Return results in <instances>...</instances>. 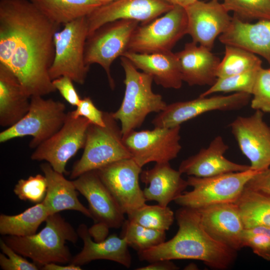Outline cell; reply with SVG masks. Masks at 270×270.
Masks as SVG:
<instances>
[{"instance_id": "cell-1", "label": "cell", "mask_w": 270, "mask_h": 270, "mask_svg": "<svg viewBox=\"0 0 270 270\" xmlns=\"http://www.w3.org/2000/svg\"><path fill=\"white\" fill-rule=\"evenodd\" d=\"M60 26L29 0H0V64L16 76L30 97L56 91L49 70Z\"/></svg>"}, {"instance_id": "cell-2", "label": "cell", "mask_w": 270, "mask_h": 270, "mask_svg": "<svg viewBox=\"0 0 270 270\" xmlns=\"http://www.w3.org/2000/svg\"><path fill=\"white\" fill-rule=\"evenodd\" d=\"M178 226L170 240L138 252L140 260H194L210 268H228L236 260V251L212 238L202 224L196 209L182 207L176 213Z\"/></svg>"}, {"instance_id": "cell-3", "label": "cell", "mask_w": 270, "mask_h": 270, "mask_svg": "<svg viewBox=\"0 0 270 270\" xmlns=\"http://www.w3.org/2000/svg\"><path fill=\"white\" fill-rule=\"evenodd\" d=\"M38 233L26 236H8L4 239L18 254L41 268L51 263L66 264L72 258L66 241L76 242L78 234L58 213L50 215Z\"/></svg>"}, {"instance_id": "cell-4", "label": "cell", "mask_w": 270, "mask_h": 270, "mask_svg": "<svg viewBox=\"0 0 270 270\" xmlns=\"http://www.w3.org/2000/svg\"><path fill=\"white\" fill-rule=\"evenodd\" d=\"M125 74L124 96L119 108L112 112L114 118L120 122L123 136L143 124L152 112H160L168 104L162 96L152 90L153 78L140 72L126 57L120 56Z\"/></svg>"}, {"instance_id": "cell-5", "label": "cell", "mask_w": 270, "mask_h": 270, "mask_svg": "<svg viewBox=\"0 0 270 270\" xmlns=\"http://www.w3.org/2000/svg\"><path fill=\"white\" fill-rule=\"evenodd\" d=\"M105 126L90 124L88 128L84 152L74 165L70 178L98 170L116 161L130 158V154L126 146L120 127L112 112H104Z\"/></svg>"}, {"instance_id": "cell-6", "label": "cell", "mask_w": 270, "mask_h": 270, "mask_svg": "<svg viewBox=\"0 0 270 270\" xmlns=\"http://www.w3.org/2000/svg\"><path fill=\"white\" fill-rule=\"evenodd\" d=\"M260 171L246 170L222 174L208 178L188 176L192 188L184 192L174 202L182 207L200 209L226 202H236L249 180Z\"/></svg>"}, {"instance_id": "cell-7", "label": "cell", "mask_w": 270, "mask_h": 270, "mask_svg": "<svg viewBox=\"0 0 270 270\" xmlns=\"http://www.w3.org/2000/svg\"><path fill=\"white\" fill-rule=\"evenodd\" d=\"M54 35V57L49 70L52 80L66 76L78 84H83L90 66L84 60V50L88 36L86 16L63 25Z\"/></svg>"}, {"instance_id": "cell-8", "label": "cell", "mask_w": 270, "mask_h": 270, "mask_svg": "<svg viewBox=\"0 0 270 270\" xmlns=\"http://www.w3.org/2000/svg\"><path fill=\"white\" fill-rule=\"evenodd\" d=\"M67 113L65 104L60 101L46 100L40 96H32L27 113L16 124L0 133V142L32 136L29 146L36 148L62 128Z\"/></svg>"}, {"instance_id": "cell-9", "label": "cell", "mask_w": 270, "mask_h": 270, "mask_svg": "<svg viewBox=\"0 0 270 270\" xmlns=\"http://www.w3.org/2000/svg\"><path fill=\"white\" fill-rule=\"evenodd\" d=\"M136 20H120L107 23L88 36L85 45L86 64H99L104 70L112 88L115 86L110 68L128 50L132 34L139 26Z\"/></svg>"}, {"instance_id": "cell-10", "label": "cell", "mask_w": 270, "mask_h": 270, "mask_svg": "<svg viewBox=\"0 0 270 270\" xmlns=\"http://www.w3.org/2000/svg\"><path fill=\"white\" fill-rule=\"evenodd\" d=\"M188 30L185 8L174 6L160 18L138 26L130 40L128 50L138 53L171 51Z\"/></svg>"}, {"instance_id": "cell-11", "label": "cell", "mask_w": 270, "mask_h": 270, "mask_svg": "<svg viewBox=\"0 0 270 270\" xmlns=\"http://www.w3.org/2000/svg\"><path fill=\"white\" fill-rule=\"evenodd\" d=\"M180 126L133 130L123 136L132 158L142 168L151 162H169L182 149Z\"/></svg>"}, {"instance_id": "cell-12", "label": "cell", "mask_w": 270, "mask_h": 270, "mask_svg": "<svg viewBox=\"0 0 270 270\" xmlns=\"http://www.w3.org/2000/svg\"><path fill=\"white\" fill-rule=\"evenodd\" d=\"M90 122L84 117L74 118L68 112L62 128L40 144L32 154L34 160H46L53 169L62 174L68 160L84 148Z\"/></svg>"}, {"instance_id": "cell-13", "label": "cell", "mask_w": 270, "mask_h": 270, "mask_svg": "<svg viewBox=\"0 0 270 270\" xmlns=\"http://www.w3.org/2000/svg\"><path fill=\"white\" fill-rule=\"evenodd\" d=\"M96 170L124 214L128 215L146 204L139 184L142 168L132 158L116 161Z\"/></svg>"}, {"instance_id": "cell-14", "label": "cell", "mask_w": 270, "mask_h": 270, "mask_svg": "<svg viewBox=\"0 0 270 270\" xmlns=\"http://www.w3.org/2000/svg\"><path fill=\"white\" fill-rule=\"evenodd\" d=\"M250 94L234 92L227 96H199L198 98L167 104L152 122L154 127L172 128L206 112L240 109L249 102Z\"/></svg>"}, {"instance_id": "cell-15", "label": "cell", "mask_w": 270, "mask_h": 270, "mask_svg": "<svg viewBox=\"0 0 270 270\" xmlns=\"http://www.w3.org/2000/svg\"><path fill=\"white\" fill-rule=\"evenodd\" d=\"M230 128L251 169L262 171L270 168V126L264 120L263 112L256 110L250 116H239Z\"/></svg>"}, {"instance_id": "cell-16", "label": "cell", "mask_w": 270, "mask_h": 270, "mask_svg": "<svg viewBox=\"0 0 270 270\" xmlns=\"http://www.w3.org/2000/svg\"><path fill=\"white\" fill-rule=\"evenodd\" d=\"M174 6L166 0H116L100 6L86 16L88 36L102 26L118 20L148 23Z\"/></svg>"}, {"instance_id": "cell-17", "label": "cell", "mask_w": 270, "mask_h": 270, "mask_svg": "<svg viewBox=\"0 0 270 270\" xmlns=\"http://www.w3.org/2000/svg\"><path fill=\"white\" fill-rule=\"evenodd\" d=\"M187 34L192 41L212 50L216 38L229 28L232 17L218 0H198L184 8Z\"/></svg>"}, {"instance_id": "cell-18", "label": "cell", "mask_w": 270, "mask_h": 270, "mask_svg": "<svg viewBox=\"0 0 270 270\" xmlns=\"http://www.w3.org/2000/svg\"><path fill=\"white\" fill-rule=\"evenodd\" d=\"M76 190L86 199L94 222L110 228L122 226L125 220L115 199L102 181L96 170L86 172L73 180Z\"/></svg>"}, {"instance_id": "cell-19", "label": "cell", "mask_w": 270, "mask_h": 270, "mask_svg": "<svg viewBox=\"0 0 270 270\" xmlns=\"http://www.w3.org/2000/svg\"><path fill=\"white\" fill-rule=\"evenodd\" d=\"M206 232L214 239L237 251L243 248L244 227L236 204L226 202L196 210Z\"/></svg>"}, {"instance_id": "cell-20", "label": "cell", "mask_w": 270, "mask_h": 270, "mask_svg": "<svg viewBox=\"0 0 270 270\" xmlns=\"http://www.w3.org/2000/svg\"><path fill=\"white\" fill-rule=\"evenodd\" d=\"M228 148L220 136H216L206 148L183 160L178 168L182 174L188 176L208 178L218 174L246 170L248 165L232 162L224 156Z\"/></svg>"}, {"instance_id": "cell-21", "label": "cell", "mask_w": 270, "mask_h": 270, "mask_svg": "<svg viewBox=\"0 0 270 270\" xmlns=\"http://www.w3.org/2000/svg\"><path fill=\"white\" fill-rule=\"evenodd\" d=\"M183 82L189 86H212L220 59L211 50L193 41L176 53Z\"/></svg>"}, {"instance_id": "cell-22", "label": "cell", "mask_w": 270, "mask_h": 270, "mask_svg": "<svg viewBox=\"0 0 270 270\" xmlns=\"http://www.w3.org/2000/svg\"><path fill=\"white\" fill-rule=\"evenodd\" d=\"M182 174L170 162L156 163L151 169L142 170L140 179L146 185L143 190L146 201H155L167 206L188 186Z\"/></svg>"}, {"instance_id": "cell-23", "label": "cell", "mask_w": 270, "mask_h": 270, "mask_svg": "<svg viewBox=\"0 0 270 270\" xmlns=\"http://www.w3.org/2000/svg\"><path fill=\"white\" fill-rule=\"evenodd\" d=\"M78 236L84 242L82 250L74 257L69 264L80 266L92 260H109L118 262L129 268L132 264V257L125 239L112 234L100 242L92 240L88 228L84 224H80L78 228Z\"/></svg>"}, {"instance_id": "cell-24", "label": "cell", "mask_w": 270, "mask_h": 270, "mask_svg": "<svg viewBox=\"0 0 270 270\" xmlns=\"http://www.w3.org/2000/svg\"><path fill=\"white\" fill-rule=\"evenodd\" d=\"M218 39L225 45L240 47L260 55L270 64V20L250 24L234 16L229 28Z\"/></svg>"}, {"instance_id": "cell-25", "label": "cell", "mask_w": 270, "mask_h": 270, "mask_svg": "<svg viewBox=\"0 0 270 270\" xmlns=\"http://www.w3.org/2000/svg\"><path fill=\"white\" fill-rule=\"evenodd\" d=\"M122 56L138 70L152 76L157 84L167 88H181L183 80L176 53L172 51L138 53L127 50Z\"/></svg>"}, {"instance_id": "cell-26", "label": "cell", "mask_w": 270, "mask_h": 270, "mask_svg": "<svg viewBox=\"0 0 270 270\" xmlns=\"http://www.w3.org/2000/svg\"><path fill=\"white\" fill-rule=\"evenodd\" d=\"M40 169L48 184L46 194L42 202L50 216L64 210H74L92 218L89 209L79 200L73 180L66 179L64 174L54 170L48 162L42 164Z\"/></svg>"}, {"instance_id": "cell-27", "label": "cell", "mask_w": 270, "mask_h": 270, "mask_svg": "<svg viewBox=\"0 0 270 270\" xmlns=\"http://www.w3.org/2000/svg\"><path fill=\"white\" fill-rule=\"evenodd\" d=\"M30 96L16 76L0 64V124L6 128L22 119L28 112Z\"/></svg>"}, {"instance_id": "cell-28", "label": "cell", "mask_w": 270, "mask_h": 270, "mask_svg": "<svg viewBox=\"0 0 270 270\" xmlns=\"http://www.w3.org/2000/svg\"><path fill=\"white\" fill-rule=\"evenodd\" d=\"M52 22L61 26L86 16L102 5L98 0H29Z\"/></svg>"}, {"instance_id": "cell-29", "label": "cell", "mask_w": 270, "mask_h": 270, "mask_svg": "<svg viewBox=\"0 0 270 270\" xmlns=\"http://www.w3.org/2000/svg\"><path fill=\"white\" fill-rule=\"evenodd\" d=\"M235 203L245 228L270 227V196L245 186Z\"/></svg>"}, {"instance_id": "cell-30", "label": "cell", "mask_w": 270, "mask_h": 270, "mask_svg": "<svg viewBox=\"0 0 270 270\" xmlns=\"http://www.w3.org/2000/svg\"><path fill=\"white\" fill-rule=\"evenodd\" d=\"M50 216L42 202L16 215H0V234L2 235L26 236L35 234Z\"/></svg>"}, {"instance_id": "cell-31", "label": "cell", "mask_w": 270, "mask_h": 270, "mask_svg": "<svg viewBox=\"0 0 270 270\" xmlns=\"http://www.w3.org/2000/svg\"><path fill=\"white\" fill-rule=\"evenodd\" d=\"M225 54L216 70L217 78H224L262 68L256 54L240 47L225 45Z\"/></svg>"}, {"instance_id": "cell-32", "label": "cell", "mask_w": 270, "mask_h": 270, "mask_svg": "<svg viewBox=\"0 0 270 270\" xmlns=\"http://www.w3.org/2000/svg\"><path fill=\"white\" fill-rule=\"evenodd\" d=\"M120 237L125 239L128 246L138 252L160 244L166 241V233L148 228L127 219L122 226Z\"/></svg>"}, {"instance_id": "cell-33", "label": "cell", "mask_w": 270, "mask_h": 270, "mask_svg": "<svg viewBox=\"0 0 270 270\" xmlns=\"http://www.w3.org/2000/svg\"><path fill=\"white\" fill-rule=\"evenodd\" d=\"M128 220L145 227L166 232L172 225L174 214L168 206L146 204L128 215Z\"/></svg>"}, {"instance_id": "cell-34", "label": "cell", "mask_w": 270, "mask_h": 270, "mask_svg": "<svg viewBox=\"0 0 270 270\" xmlns=\"http://www.w3.org/2000/svg\"><path fill=\"white\" fill-rule=\"evenodd\" d=\"M260 68L218 78L216 82L200 96H208L221 92H244L252 95L257 74Z\"/></svg>"}, {"instance_id": "cell-35", "label": "cell", "mask_w": 270, "mask_h": 270, "mask_svg": "<svg viewBox=\"0 0 270 270\" xmlns=\"http://www.w3.org/2000/svg\"><path fill=\"white\" fill-rule=\"evenodd\" d=\"M222 0L226 8L242 21L270 20V0Z\"/></svg>"}, {"instance_id": "cell-36", "label": "cell", "mask_w": 270, "mask_h": 270, "mask_svg": "<svg viewBox=\"0 0 270 270\" xmlns=\"http://www.w3.org/2000/svg\"><path fill=\"white\" fill-rule=\"evenodd\" d=\"M47 186L45 176L37 174L30 176L26 179L18 180L14 187V192L20 200L38 204L44 200Z\"/></svg>"}, {"instance_id": "cell-37", "label": "cell", "mask_w": 270, "mask_h": 270, "mask_svg": "<svg viewBox=\"0 0 270 270\" xmlns=\"http://www.w3.org/2000/svg\"><path fill=\"white\" fill-rule=\"evenodd\" d=\"M250 106L263 112L270 113V68H261L253 87Z\"/></svg>"}, {"instance_id": "cell-38", "label": "cell", "mask_w": 270, "mask_h": 270, "mask_svg": "<svg viewBox=\"0 0 270 270\" xmlns=\"http://www.w3.org/2000/svg\"><path fill=\"white\" fill-rule=\"evenodd\" d=\"M243 247L250 248L253 252L270 261V237L254 228H245L242 234Z\"/></svg>"}, {"instance_id": "cell-39", "label": "cell", "mask_w": 270, "mask_h": 270, "mask_svg": "<svg viewBox=\"0 0 270 270\" xmlns=\"http://www.w3.org/2000/svg\"><path fill=\"white\" fill-rule=\"evenodd\" d=\"M0 248L4 254H0V266L4 270H38V266L31 262L18 254L6 244L4 239L0 240Z\"/></svg>"}, {"instance_id": "cell-40", "label": "cell", "mask_w": 270, "mask_h": 270, "mask_svg": "<svg viewBox=\"0 0 270 270\" xmlns=\"http://www.w3.org/2000/svg\"><path fill=\"white\" fill-rule=\"evenodd\" d=\"M70 113L74 118L84 117L88 119L90 124L101 126H105L104 112L96 106L90 97L81 98L76 109Z\"/></svg>"}, {"instance_id": "cell-41", "label": "cell", "mask_w": 270, "mask_h": 270, "mask_svg": "<svg viewBox=\"0 0 270 270\" xmlns=\"http://www.w3.org/2000/svg\"><path fill=\"white\" fill-rule=\"evenodd\" d=\"M72 79L62 76L52 80L53 86L70 104L77 106L81 98L75 88Z\"/></svg>"}, {"instance_id": "cell-42", "label": "cell", "mask_w": 270, "mask_h": 270, "mask_svg": "<svg viewBox=\"0 0 270 270\" xmlns=\"http://www.w3.org/2000/svg\"><path fill=\"white\" fill-rule=\"evenodd\" d=\"M246 187L270 196V168L258 172L249 180Z\"/></svg>"}, {"instance_id": "cell-43", "label": "cell", "mask_w": 270, "mask_h": 270, "mask_svg": "<svg viewBox=\"0 0 270 270\" xmlns=\"http://www.w3.org/2000/svg\"><path fill=\"white\" fill-rule=\"evenodd\" d=\"M178 268L171 260H159L150 262L149 264L138 268L136 270H175Z\"/></svg>"}, {"instance_id": "cell-44", "label": "cell", "mask_w": 270, "mask_h": 270, "mask_svg": "<svg viewBox=\"0 0 270 270\" xmlns=\"http://www.w3.org/2000/svg\"><path fill=\"white\" fill-rule=\"evenodd\" d=\"M109 228L106 224L96 222L91 228H88V232L94 240L96 242L104 240L107 238Z\"/></svg>"}, {"instance_id": "cell-45", "label": "cell", "mask_w": 270, "mask_h": 270, "mask_svg": "<svg viewBox=\"0 0 270 270\" xmlns=\"http://www.w3.org/2000/svg\"><path fill=\"white\" fill-rule=\"evenodd\" d=\"M58 263L51 262L44 265L41 268L44 270H82L81 266L70 264L63 266L57 264Z\"/></svg>"}, {"instance_id": "cell-46", "label": "cell", "mask_w": 270, "mask_h": 270, "mask_svg": "<svg viewBox=\"0 0 270 270\" xmlns=\"http://www.w3.org/2000/svg\"><path fill=\"white\" fill-rule=\"evenodd\" d=\"M172 6H178L186 8L200 0H166Z\"/></svg>"}, {"instance_id": "cell-47", "label": "cell", "mask_w": 270, "mask_h": 270, "mask_svg": "<svg viewBox=\"0 0 270 270\" xmlns=\"http://www.w3.org/2000/svg\"><path fill=\"white\" fill-rule=\"evenodd\" d=\"M256 230L262 232L270 237V227L268 226H256L252 228Z\"/></svg>"}, {"instance_id": "cell-48", "label": "cell", "mask_w": 270, "mask_h": 270, "mask_svg": "<svg viewBox=\"0 0 270 270\" xmlns=\"http://www.w3.org/2000/svg\"><path fill=\"white\" fill-rule=\"evenodd\" d=\"M99 0L102 4V5H103V4H108L116 0Z\"/></svg>"}]
</instances>
